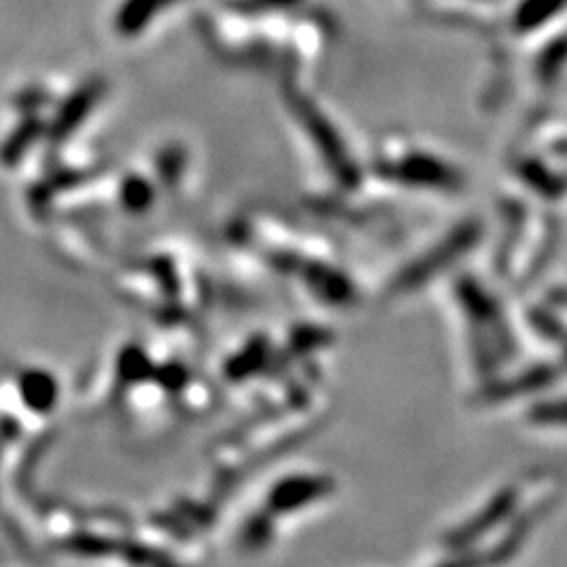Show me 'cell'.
<instances>
[{"label": "cell", "mask_w": 567, "mask_h": 567, "mask_svg": "<svg viewBox=\"0 0 567 567\" xmlns=\"http://www.w3.org/2000/svg\"><path fill=\"white\" fill-rule=\"evenodd\" d=\"M17 386L19 395H22V402L36 414H48L57 404V395H60L57 381L43 369H26L24 374L19 376Z\"/></svg>", "instance_id": "obj_1"}, {"label": "cell", "mask_w": 567, "mask_h": 567, "mask_svg": "<svg viewBox=\"0 0 567 567\" xmlns=\"http://www.w3.org/2000/svg\"><path fill=\"white\" fill-rule=\"evenodd\" d=\"M317 494V482L312 480H301V478H293L286 480L282 485L275 487L270 497V506L277 508V511H289V508L305 504Z\"/></svg>", "instance_id": "obj_2"}, {"label": "cell", "mask_w": 567, "mask_h": 567, "mask_svg": "<svg viewBox=\"0 0 567 567\" xmlns=\"http://www.w3.org/2000/svg\"><path fill=\"white\" fill-rule=\"evenodd\" d=\"M119 374L126 383H138L147 381V378H154L156 369L152 367V362H149L145 350L138 348V345H128L119 357Z\"/></svg>", "instance_id": "obj_3"}, {"label": "cell", "mask_w": 567, "mask_h": 567, "mask_svg": "<svg viewBox=\"0 0 567 567\" xmlns=\"http://www.w3.org/2000/svg\"><path fill=\"white\" fill-rule=\"evenodd\" d=\"M121 201L128 211L142 213V211H147L149 204L154 201V192L142 178H128L126 182H123Z\"/></svg>", "instance_id": "obj_4"}, {"label": "cell", "mask_w": 567, "mask_h": 567, "mask_svg": "<svg viewBox=\"0 0 567 567\" xmlns=\"http://www.w3.org/2000/svg\"><path fill=\"white\" fill-rule=\"evenodd\" d=\"M260 357H263V343H251L244 353H239L227 364V376H232V381H241V378L249 376L256 369V360H260Z\"/></svg>", "instance_id": "obj_5"}, {"label": "cell", "mask_w": 567, "mask_h": 567, "mask_svg": "<svg viewBox=\"0 0 567 567\" xmlns=\"http://www.w3.org/2000/svg\"><path fill=\"white\" fill-rule=\"evenodd\" d=\"M154 381H159L166 390H180L187 381V371L180 364H166V367L156 369Z\"/></svg>", "instance_id": "obj_6"}, {"label": "cell", "mask_w": 567, "mask_h": 567, "mask_svg": "<svg viewBox=\"0 0 567 567\" xmlns=\"http://www.w3.org/2000/svg\"><path fill=\"white\" fill-rule=\"evenodd\" d=\"M267 537H270V530H267V523L263 518H253L249 527L244 530V544L249 546V549H256V546L267 542Z\"/></svg>", "instance_id": "obj_7"}]
</instances>
